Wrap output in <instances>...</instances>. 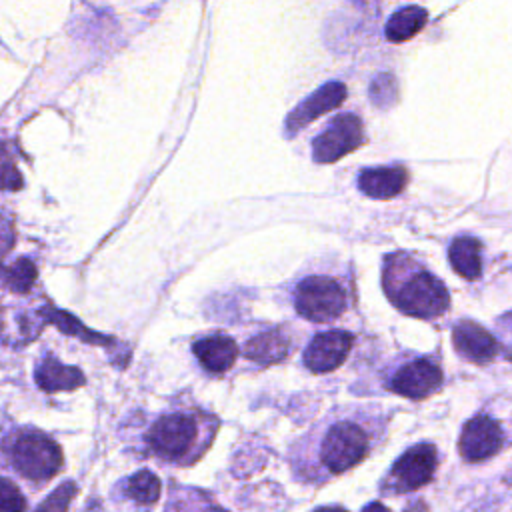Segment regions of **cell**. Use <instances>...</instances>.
Masks as SVG:
<instances>
[{
	"label": "cell",
	"instance_id": "1",
	"mask_svg": "<svg viewBox=\"0 0 512 512\" xmlns=\"http://www.w3.org/2000/svg\"><path fill=\"white\" fill-rule=\"evenodd\" d=\"M382 284L390 302L408 316L430 320L442 316L450 306L444 282L406 252L386 256Z\"/></svg>",
	"mask_w": 512,
	"mask_h": 512
},
{
	"label": "cell",
	"instance_id": "2",
	"mask_svg": "<svg viewBox=\"0 0 512 512\" xmlns=\"http://www.w3.org/2000/svg\"><path fill=\"white\" fill-rule=\"evenodd\" d=\"M216 428V418L200 408H174L152 422L146 440L160 460L192 464L206 452Z\"/></svg>",
	"mask_w": 512,
	"mask_h": 512
},
{
	"label": "cell",
	"instance_id": "3",
	"mask_svg": "<svg viewBox=\"0 0 512 512\" xmlns=\"http://www.w3.org/2000/svg\"><path fill=\"white\" fill-rule=\"evenodd\" d=\"M374 434L358 418H336L324 424L316 440V464L326 474H342L364 460Z\"/></svg>",
	"mask_w": 512,
	"mask_h": 512
},
{
	"label": "cell",
	"instance_id": "4",
	"mask_svg": "<svg viewBox=\"0 0 512 512\" xmlns=\"http://www.w3.org/2000/svg\"><path fill=\"white\" fill-rule=\"evenodd\" d=\"M2 448L10 466L24 478L42 482L62 468L60 446L34 428H20L4 438Z\"/></svg>",
	"mask_w": 512,
	"mask_h": 512
},
{
	"label": "cell",
	"instance_id": "5",
	"mask_svg": "<svg viewBox=\"0 0 512 512\" xmlns=\"http://www.w3.org/2000/svg\"><path fill=\"white\" fill-rule=\"evenodd\" d=\"M346 290L336 278L308 276L298 282L294 306L300 316L312 322H330L346 310Z\"/></svg>",
	"mask_w": 512,
	"mask_h": 512
},
{
	"label": "cell",
	"instance_id": "6",
	"mask_svg": "<svg viewBox=\"0 0 512 512\" xmlns=\"http://www.w3.org/2000/svg\"><path fill=\"white\" fill-rule=\"evenodd\" d=\"M364 142V126L356 114H338L314 138L312 156L320 164L336 162Z\"/></svg>",
	"mask_w": 512,
	"mask_h": 512
},
{
	"label": "cell",
	"instance_id": "7",
	"mask_svg": "<svg viewBox=\"0 0 512 512\" xmlns=\"http://www.w3.org/2000/svg\"><path fill=\"white\" fill-rule=\"evenodd\" d=\"M438 466L436 446L430 442H420L408 448L392 466L386 486L394 492H408L428 484L434 478Z\"/></svg>",
	"mask_w": 512,
	"mask_h": 512
},
{
	"label": "cell",
	"instance_id": "8",
	"mask_svg": "<svg viewBox=\"0 0 512 512\" xmlns=\"http://www.w3.org/2000/svg\"><path fill=\"white\" fill-rule=\"evenodd\" d=\"M442 370L430 358H414L404 362L388 380V388L404 398L422 400L442 386Z\"/></svg>",
	"mask_w": 512,
	"mask_h": 512
},
{
	"label": "cell",
	"instance_id": "9",
	"mask_svg": "<svg viewBox=\"0 0 512 512\" xmlns=\"http://www.w3.org/2000/svg\"><path fill=\"white\" fill-rule=\"evenodd\" d=\"M500 424L488 414L472 416L460 434V454L466 462H480L494 456L502 448Z\"/></svg>",
	"mask_w": 512,
	"mask_h": 512
},
{
	"label": "cell",
	"instance_id": "10",
	"mask_svg": "<svg viewBox=\"0 0 512 512\" xmlns=\"http://www.w3.org/2000/svg\"><path fill=\"white\" fill-rule=\"evenodd\" d=\"M354 336L346 330H328L316 334L304 350V366L322 374L338 368L352 350Z\"/></svg>",
	"mask_w": 512,
	"mask_h": 512
},
{
	"label": "cell",
	"instance_id": "11",
	"mask_svg": "<svg viewBox=\"0 0 512 512\" xmlns=\"http://www.w3.org/2000/svg\"><path fill=\"white\" fill-rule=\"evenodd\" d=\"M346 98V86L342 82H328L302 100L286 118V136H294L306 128L318 116L338 108Z\"/></svg>",
	"mask_w": 512,
	"mask_h": 512
},
{
	"label": "cell",
	"instance_id": "12",
	"mask_svg": "<svg viewBox=\"0 0 512 512\" xmlns=\"http://www.w3.org/2000/svg\"><path fill=\"white\" fill-rule=\"evenodd\" d=\"M452 344L456 352L476 364L490 362L498 352L496 338L480 324L472 320H458L452 328Z\"/></svg>",
	"mask_w": 512,
	"mask_h": 512
},
{
	"label": "cell",
	"instance_id": "13",
	"mask_svg": "<svg viewBox=\"0 0 512 512\" xmlns=\"http://www.w3.org/2000/svg\"><path fill=\"white\" fill-rule=\"evenodd\" d=\"M406 182H408V172L404 166L364 168L358 174L360 192L376 200H388L398 196L404 190Z\"/></svg>",
	"mask_w": 512,
	"mask_h": 512
},
{
	"label": "cell",
	"instance_id": "14",
	"mask_svg": "<svg viewBox=\"0 0 512 512\" xmlns=\"http://www.w3.org/2000/svg\"><path fill=\"white\" fill-rule=\"evenodd\" d=\"M192 352L208 372L220 374L234 364L238 348L232 338L224 334H212L196 340L192 344Z\"/></svg>",
	"mask_w": 512,
	"mask_h": 512
},
{
	"label": "cell",
	"instance_id": "15",
	"mask_svg": "<svg viewBox=\"0 0 512 512\" xmlns=\"http://www.w3.org/2000/svg\"><path fill=\"white\" fill-rule=\"evenodd\" d=\"M84 382V374L78 368L66 366L52 356H46L36 364V384L46 392L74 390Z\"/></svg>",
	"mask_w": 512,
	"mask_h": 512
},
{
	"label": "cell",
	"instance_id": "16",
	"mask_svg": "<svg viewBox=\"0 0 512 512\" xmlns=\"http://www.w3.org/2000/svg\"><path fill=\"white\" fill-rule=\"evenodd\" d=\"M448 258L454 272L466 280L482 276V244L474 236H458L448 248Z\"/></svg>",
	"mask_w": 512,
	"mask_h": 512
},
{
	"label": "cell",
	"instance_id": "17",
	"mask_svg": "<svg viewBox=\"0 0 512 512\" xmlns=\"http://www.w3.org/2000/svg\"><path fill=\"white\" fill-rule=\"evenodd\" d=\"M290 352V340L280 330H266L250 338L244 346V354L248 360L256 364H276L284 360Z\"/></svg>",
	"mask_w": 512,
	"mask_h": 512
},
{
	"label": "cell",
	"instance_id": "18",
	"mask_svg": "<svg viewBox=\"0 0 512 512\" xmlns=\"http://www.w3.org/2000/svg\"><path fill=\"white\" fill-rule=\"evenodd\" d=\"M428 20V12L420 6H406L390 16L386 22V38L390 42H404L418 34Z\"/></svg>",
	"mask_w": 512,
	"mask_h": 512
},
{
	"label": "cell",
	"instance_id": "19",
	"mask_svg": "<svg viewBox=\"0 0 512 512\" xmlns=\"http://www.w3.org/2000/svg\"><path fill=\"white\" fill-rule=\"evenodd\" d=\"M166 512H228L206 492L196 488H174Z\"/></svg>",
	"mask_w": 512,
	"mask_h": 512
},
{
	"label": "cell",
	"instance_id": "20",
	"mask_svg": "<svg viewBox=\"0 0 512 512\" xmlns=\"http://www.w3.org/2000/svg\"><path fill=\"white\" fill-rule=\"evenodd\" d=\"M124 494L138 504H154L160 498V480L150 470H140L126 478Z\"/></svg>",
	"mask_w": 512,
	"mask_h": 512
},
{
	"label": "cell",
	"instance_id": "21",
	"mask_svg": "<svg viewBox=\"0 0 512 512\" xmlns=\"http://www.w3.org/2000/svg\"><path fill=\"white\" fill-rule=\"evenodd\" d=\"M370 100L376 108H390L398 100V84L392 74H378L370 82Z\"/></svg>",
	"mask_w": 512,
	"mask_h": 512
},
{
	"label": "cell",
	"instance_id": "22",
	"mask_svg": "<svg viewBox=\"0 0 512 512\" xmlns=\"http://www.w3.org/2000/svg\"><path fill=\"white\" fill-rule=\"evenodd\" d=\"M36 280V266L28 258H18L6 270V286L12 292H28Z\"/></svg>",
	"mask_w": 512,
	"mask_h": 512
},
{
	"label": "cell",
	"instance_id": "23",
	"mask_svg": "<svg viewBox=\"0 0 512 512\" xmlns=\"http://www.w3.org/2000/svg\"><path fill=\"white\" fill-rule=\"evenodd\" d=\"M74 494H76V484L72 480H66L46 496V500L36 508V512H66Z\"/></svg>",
	"mask_w": 512,
	"mask_h": 512
},
{
	"label": "cell",
	"instance_id": "24",
	"mask_svg": "<svg viewBox=\"0 0 512 512\" xmlns=\"http://www.w3.org/2000/svg\"><path fill=\"white\" fill-rule=\"evenodd\" d=\"M22 184V176L8 152V146L0 142V190H18Z\"/></svg>",
	"mask_w": 512,
	"mask_h": 512
},
{
	"label": "cell",
	"instance_id": "25",
	"mask_svg": "<svg viewBox=\"0 0 512 512\" xmlns=\"http://www.w3.org/2000/svg\"><path fill=\"white\" fill-rule=\"evenodd\" d=\"M26 498L8 478H0V512H24Z\"/></svg>",
	"mask_w": 512,
	"mask_h": 512
},
{
	"label": "cell",
	"instance_id": "26",
	"mask_svg": "<svg viewBox=\"0 0 512 512\" xmlns=\"http://www.w3.org/2000/svg\"><path fill=\"white\" fill-rule=\"evenodd\" d=\"M14 240V232H12V222L0 214V260L4 258V254L10 250Z\"/></svg>",
	"mask_w": 512,
	"mask_h": 512
},
{
	"label": "cell",
	"instance_id": "27",
	"mask_svg": "<svg viewBox=\"0 0 512 512\" xmlns=\"http://www.w3.org/2000/svg\"><path fill=\"white\" fill-rule=\"evenodd\" d=\"M362 512H390V510L384 504H380V502H370L368 506H364Z\"/></svg>",
	"mask_w": 512,
	"mask_h": 512
},
{
	"label": "cell",
	"instance_id": "28",
	"mask_svg": "<svg viewBox=\"0 0 512 512\" xmlns=\"http://www.w3.org/2000/svg\"><path fill=\"white\" fill-rule=\"evenodd\" d=\"M360 8H366V10H370V8H374L376 4H378V0H354Z\"/></svg>",
	"mask_w": 512,
	"mask_h": 512
},
{
	"label": "cell",
	"instance_id": "29",
	"mask_svg": "<svg viewBox=\"0 0 512 512\" xmlns=\"http://www.w3.org/2000/svg\"><path fill=\"white\" fill-rule=\"evenodd\" d=\"M314 512H348V510H344V508H340V506H324V508H318V510H314Z\"/></svg>",
	"mask_w": 512,
	"mask_h": 512
},
{
	"label": "cell",
	"instance_id": "30",
	"mask_svg": "<svg viewBox=\"0 0 512 512\" xmlns=\"http://www.w3.org/2000/svg\"><path fill=\"white\" fill-rule=\"evenodd\" d=\"M504 318H506V320H510V328H512V312H508Z\"/></svg>",
	"mask_w": 512,
	"mask_h": 512
}]
</instances>
